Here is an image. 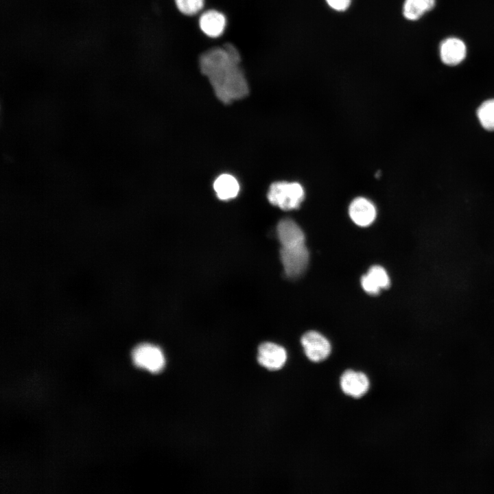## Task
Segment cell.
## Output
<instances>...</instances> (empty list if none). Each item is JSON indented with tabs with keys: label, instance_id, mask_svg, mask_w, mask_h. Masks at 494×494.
<instances>
[{
	"label": "cell",
	"instance_id": "obj_14",
	"mask_svg": "<svg viewBox=\"0 0 494 494\" xmlns=\"http://www.w3.org/2000/svg\"><path fill=\"white\" fill-rule=\"evenodd\" d=\"M435 5L436 0H405L403 14L410 21H416L431 11Z\"/></svg>",
	"mask_w": 494,
	"mask_h": 494
},
{
	"label": "cell",
	"instance_id": "obj_12",
	"mask_svg": "<svg viewBox=\"0 0 494 494\" xmlns=\"http://www.w3.org/2000/svg\"><path fill=\"white\" fill-rule=\"evenodd\" d=\"M226 16L222 12L210 10L202 14L199 19V26L202 32L211 38L221 36L226 27Z\"/></svg>",
	"mask_w": 494,
	"mask_h": 494
},
{
	"label": "cell",
	"instance_id": "obj_5",
	"mask_svg": "<svg viewBox=\"0 0 494 494\" xmlns=\"http://www.w3.org/2000/svg\"><path fill=\"white\" fill-rule=\"evenodd\" d=\"M305 353L309 360L320 362L328 357L331 353L329 340L320 333L309 331L304 333L301 340Z\"/></svg>",
	"mask_w": 494,
	"mask_h": 494
},
{
	"label": "cell",
	"instance_id": "obj_8",
	"mask_svg": "<svg viewBox=\"0 0 494 494\" xmlns=\"http://www.w3.org/2000/svg\"><path fill=\"white\" fill-rule=\"evenodd\" d=\"M340 386L346 395L360 398L368 390L369 380L362 372L347 370L341 376Z\"/></svg>",
	"mask_w": 494,
	"mask_h": 494
},
{
	"label": "cell",
	"instance_id": "obj_10",
	"mask_svg": "<svg viewBox=\"0 0 494 494\" xmlns=\"http://www.w3.org/2000/svg\"><path fill=\"white\" fill-rule=\"evenodd\" d=\"M277 237L281 247L305 244V235L301 227L292 219L281 220L277 227Z\"/></svg>",
	"mask_w": 494,
	"mask_h": 494
},
{
	"label": "cell",
	"instance_id": "obj_15",
	"mask_svg": "<svg viewBox=\"0 0 494 494\" xmlns=\"http://www.w3.org/2000/svg\"><path fill=\"white\" fill-rule=\"evenodd\" d=\"M477 117L484 129L494 132V98L486 99L479 106Z\"/></svg>",
	"mask_w": 494,
	"mask_h": 494
},
{
	"label": "cell",
	"instance_id": "obj_17",
	"mask_svg": "<svg viewBox=\"0 0 494 494\" xmlns=\"http://www.w3.org/2000/svg\"><path fill=\"white\" fill-rule=\"evenodd\" d=\"M328 5L338 11H343L348 8L351 0H326Z\"/></svg>",
	"mask_w": 494,
	"mask_h": 494
},
{
	"label": "cell",
	"instance_id": "obj_13",
	"mask_svg": "<svg viewBox=\"0 0 494 494\" xmlns=\"http://www.w3.org/2000/svg\"><path fill=\"white\" fill-rule=\"evenodd\" d=\"M213 189L219 199L228 200L237 196L239 185L234 176L224 174L215 179L213 183Z\"/></svg>",
	"mask_w": 494,
	"mask_h": 494
},
{
	"label": "cell",
	"instance_id": "obj_11",
	"mask_svg": "<svg viewBox=\"0 0 494 494\" xmlns=\"http://www.w3.org/2000/svg\"><path fill=\"white\" fill-rule=\"evenodd\" d=\"M390 284V278L386 270L380 266H371L361 278L362 288L370 295L378 294L381 289L389 287Z\"/></svg>",
	"mask_w": 494,
	"mask_h": 494
},
{
	"label": "cell",
	"instance_id": "obj_2",
	"mask_svg": "<svg viewBox=\"0 0 494 494\" xmlns=\"http://www.w3.org/2000/svg\"><path fill=\"white\" fill-rule=\"evenodd\" d=\"M304 196L303 187L295 182L274 183L270 185L268 193L269 202L285 211L298 208Z\"/></svg>",
	"mask_w": 494,
	"mask_h": 494
},
{
	"label": "cell",
	"instance_id": "obj_9",
	"mask_svg": "<svg viewBox=\"0 0 494 494\" xmlns=\"http://www.w3.org/2000/svg\"><path fill=\"white\" fill-rule=\"evenodd\" d=\"M349 214L356 225L364 227L374 222L377 213L374 204L370 200L363 197H358L351 202Z\"/></svg>",
	"mask_w": 494,
	"mask_h": 494
},
{
	"label": "cell",
	"instance_id": "obj_6",
	"mask_svg": "<svg viewBox=\"0 0 494 494\" xmlns=\"http://www.w3.org/2000/svg\"><path fill=\"white\" fill-rule=\"evenodd\" d=\"M257 360L265 368L275 370L281 368L285 364L287 353L283 346L267 342L259 346Z\"/></svg>",
	"mask_w": 494,
	"mask_h": 494
},
{
	"label": "cell",
	"instance_id": "obj_4",
	"mask_svg": "<svg viewBox=\"0 0 494 494\" xmlns=\"http://www.w3.org/2000/svg\"><path fill=\"white\" fill-rule=\"evenodd\" d=\"M132 358L137 366L154 373L161 371L165 364L161 349L149 343H143L134 347Z\"/></svg>",
	"mask_w": 494,
	"mask_h": 494
},
{
	"label": "cell",
	"instance_id": "obj_7",
	"mask_svg": "<svg viewBox=\"0 0 494 494\" xmlns=\"http://www.w3.org/2000/svg\"><path fill=\"white\" fill-rule=\"evenodd\" d=\"M439 53L440 60L445 64L456 66L466 58L467 47L461 39L449 37L440 43Z\"/></svg>",
	"mask_w": 494,
	"mask_h": 494
},
{
	"label": "cell",
	"instance_id": "obj_3",
	"mask_svg": "<svg viewBox=\"0 0 494 494\" xmlns=\"http://www.w3.org/2000/svg\"><path fill=\"white\" fill-rule=\"evenodd\" d=\"M281 261L285 275L290 279H296L306 270L309 262V252L305 244L281 247Z\"/></svg>",
	"mask_w": 494,
	"mask_h": 494
},
{
	"label": "cell",
	"instance_id": "obj_16",
	"mask_svg": "<svg viewBox=\"0 0 494 494\" xmlns=\"http://www.w3.org/2000/svg\"><path fill=\"white\" fill-rule=\"evenodd\" d=\"M178 10L183 14L191 16L199 12L204 0H174Z\"/></svg>",
	"mask_w": 494,
	"mask_h": 494
},
{
	"label": "cell",
	"instance_id": "obj_1",
	"mask_svg": "<svg viewBox=\"0 0 494 494\" xmlns=\"http://www.w3.org/2000/svg\"><path fill=\"white\" fill-rule=\"evenodd\" d=\"M240 62L239 51L230 43L211 48L199 58L200 71L208 78L217 97L224 104L242 99L248 93Z\"/></svg>",
	"mask_w": 494,
	"mask_h": 494
}]
</instances>
